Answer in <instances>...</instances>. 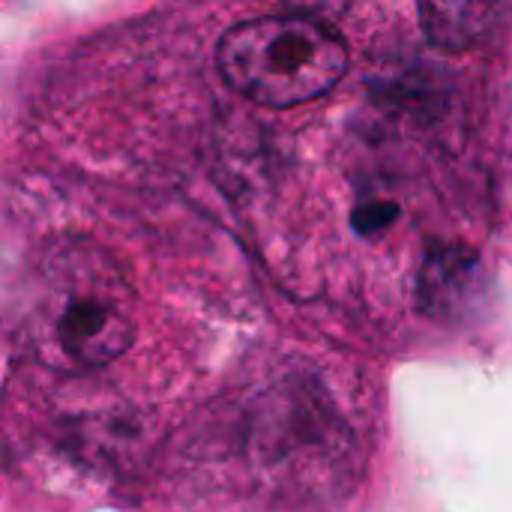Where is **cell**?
<instances>
[{"instance_id":"6da1fadb","label":"cell","mask_w":512,"mask_h":512,"mask_svg":"<svg viewBox=\"0 0 512 512\" xmlns=\"http://www.w3.org/2000/svg\"><path fill=\"white\" fill-rule=\"evenodd\" d=\"M135 339V291L102 246H54L30 285L24 342L51 372L81 375L114 363Z\"/></svg>"},{"instance_id":"277c9868","label":"cell","mask_w":512,"mask_h":512,"mask_svg":"<svg viewBox=\"0 0 512 512\" xmlns=\"http://www.w3.org/2000/svg\"><path fill=\"white\" fill-rule=\"evenodd\" d=\"M480 264L468 249H441L435 252L420 276V303L429 315L450 318L462 315L477 297Z\"/></svg>"},{"instance_id":"3957f363","label":"cell","mask_w":512,"mask_h":512,"mask_svg":"<svg viewBox=\"0 0 512 512\" xmlns=\"http://www.w3.org/2000/svg\"><path fill=\"white\" fill-rule=\"evenodd\" d=\"M426 36L447 51L483 45L507 18L510 0H417Z\"/></svg>"},{"instance_id":"5b68a950","label":"cell","mask_w":512,"mask_h":512,"mask_svg":"<svg viewBox=\"0 0 512 512\" xmlns=\"http://www.w3.org/2000/svg\"><path fill=\"white\" fill-rule=\"evenodd\" d=\"M399 219V207L390 201H369L363 207L354 210V228L366 237L381 234L384 228H390Z\"/></svg>"},{"instance_id":"7a4b0ae2","label":"cell","mask_w":512,"mask_h":512,"mask_svg":"<svg viewBox=\"0 0 512 512\" xmlns=\"http://www.w3.org/2000/svg\"><path fill=\"white\" fill-rule=\"evenodd\" d=\"M219 72L243 96L291 108L330 93L348 69V45L318 18L291 12L231 27L216 48Z\"/></svg>"},{"instance_id":"8992f818","label":"cell","mask_w":512,"mask_h":512,"mask_svg":"<svg viewBox=\"0 0 512 512\" xmlns=\"http://www.w3.org/2000/svg\"><path fill=\"white\" fill-rule=\"evenodd\" d=\"M291 12L318 18V21H333L345 12L348 0H285Z\"/></svg>"}]
</instances>
